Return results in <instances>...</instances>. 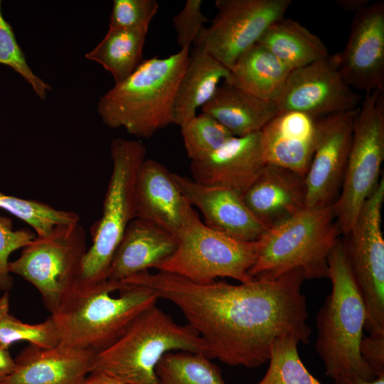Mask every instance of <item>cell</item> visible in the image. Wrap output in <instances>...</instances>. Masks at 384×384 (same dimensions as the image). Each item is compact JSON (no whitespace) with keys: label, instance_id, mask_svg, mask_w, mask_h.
Segmentation results:
<instances>
[{"label":"cell","instance_id":"cell-13","mask_svg":"<svg viewBox=\"0 0 384 384\" xmlns=\"http://www.w3.org/2000/svg\"><path fill=\"white\" fill-rule=\"evenodd\" d=\"M361 101L341 77L335 53L291 70L275 102L279 112H299L320 119L356 109Z\"/></svg>","mask_w":384,"mask_h":384},{"label":"cell","instance_id":"cell-7","mask_svg":"<svg viewBox=\"0 0 384 384\" xmlns=\"http://www.w3.org/2000/svg\"><path fill=\"white\" fill-rule=\"evenodd\" d=\"M110 151L112 170L102 213L91 229L92 242L82 260L77 284L107 279L124 233L137 217L135 186L139 170L146 159V147L138 140L116 138L112 140Z\"/></svg>","mask_w":384,"mask_h":384},{"label":"cell","instance_id":"cell-10","mask_svg":"<svg viewBox=\"0 0 384 384\" xmlns=\"http://www.w3.org/2000/svg\"><path fill=\"white\" fill-rule=\"evenodd\" d=\"M383 159L384 92L374 90L366 93L359 106L341 191L334 204L344 236L378 183Z\"/></svg>","mask_w":384,"mask_h":384},{"label":"cell","instance_id":"cell-33","mask_svg":"<svg viewBox=\"0 0 384 384\" xmlns=\"http://www.w3.org/2000/svg\"><path fill=\"white\" fill-rule=\"evenodd\" d=\"M0 63L10 67L20 75L31 85L35 94L41 100H45L48 92L51 90V87L36 75L28 64L11 26L3 16L1 1Z\"/></svg>","mask_w":384,"mask_h":384},{"label":"cell","instance_id":"cell-34","mask_svg":"<svg viewBox=\"0 0 384 384\" xmlns=\"http://www.w3.org/2000/svg\"><path fill=\"white\" fill-rule=\"evenodd\" d=\"M158 10L156 0H114L109 30L149 29Z\"/></svg>","mask_w":384,"mask_h":384},{"label":"cell","instance_id":"cell-3","mask_svg":"<svg viewBox=\"0 0 384 384\" xmlns=\"http://www.w3.org/2000/svg\"><path fill=\"white\" fill-rule=\"evenodd\" d=\"M189 54L187 48L164 58L143 60L100 98L97 111L102 122L145 139L173 124L174 98Z\"/></svg>","mask_w":384,"mask_h":384},{"label":"cell","instance_id":"cell-25","mask_svg":"<svg viewBox=\"0 0 384 384\" xmlns=\"http://www.w3.org/2000/svg\"><path fill=\"white\" fill-rule=\"evenodd\" d=\"M291 70L256 43L239 58L224 82L258 98L275 102Z\"/></svg>","mask_w":384,"mask_h":384},{"label":"cell","instance_id":"cell-24","mask_svg":"<svg viewBox=\"0 0 384 384\" xmlns=\"http://www.w3.org/2000/svg\"><path fill=\"white\" fill-rule=\"evenodd\" d=\"M230 70L204 48L195 46L178 83L173 106V124L181 127L196 116L208 103L220 81L228 80Z\"/></svg>","mask_w":384,"mask_h":384},{"label":"cell","instance_id":"cell-14","mask_svg":"<svg viewBox=\"0 0 384 384\" xmlns=\"http://www.w3.org/2000/svg\"><path fill=\"white\" fill-rule=\"evenodd\" d=\"M358 109L317 119L316 145L305 175L306 208H324L336 201Z\"/></svg>","mask_w":384,"mask_h":384},{"label":"cell","instance_id":"cell-11","mask_svg":"<svg viewBox=\"0 0 384 384\" xmlns=\"http://www.w3.org/2000/svg\"><path fill=\"white\" fill-rule=\"evenodd\" d=\"M382 177L363 204L356 222L343 240L356 285L363 301L364 329L384 335V239Z\"/></svg>","mask_w":384,"mask_h":384},{"label":"cell","instance_id":"cell-36","mask_svg":"<svg viewBox=\"0 0 384 384\" xmlns=\"http://www.w3.org/2000/svg\"><path fill=\"white\" fill-rule=\"evenodd\" d=\"M201 0H187L183 9L172 19L181 50L190 48L208 21L201 11Z\"/></svg>","mask_w":384,"mask_h":384},{"label":"cell","instance_id":"cell-8","mask_svg":"<svg viewBox=\"0 0 384 384\" xmlns=\"http://www.w3.org/2000/svg\"><path fill=\"white\" fill-rule=\"evenodd\" d=\"M174 253L156 269L197 283L229 277L240 283L249 275L259 250V241L243 242L206 225L196 213L176 238Z\"/></svg>","mask_w":384,"mask_h":384},{"label":"cell","instance_id":"cell-27","mask_svg":"<svg viewBox=\"0 0 384 384\" xmlns=\"http://www.w3.org/2000/svg\"><path fill=\"white\" fill-rule=\"evenodd\" d=\"M149 29L108 30L103 39L85 54L87 59L100 64L115 83L129 76L141 64Z\"/></svg>","mask_w":384,"mask_h":384},{"label":"cell","instance_id":"cell-12","mask_svg":"<svg viewBox=\"0 0 384 384\" xmlns=\"http://www.w3.org/2000/svg\"><path fill=\"white\" fill-rule=\"evenodd\" d=\"M291 4V0H216L217 14L194 45L230 70L270 26L284 17Z\"/></svg>","mask_w":384,"mask_h":384},{"label":"cell","instance_id":"cell-1","mask_svg":"<svg viewBox=\"0 0 384 384\" xmlns=\"http://www.w3.org/2000/svg\"><path fill=\"white\" fill-rule=\"evenodd\" d=\"M176 305L205 343L207 356L231 366L256 368L270 359L274 340L287 336L309 343L304 279L299 270L274 278L231 284L197 283L159 271L128 277Z\"/></svg>","mask_w":384,"mask_h":384},{"label":"cell","instance_id":"cell-19","mask_svg":"<svg viewBox=\"0 0 384 384\" xmlns=\"http://www.w3.org/2000/svg\"><path fill=\"white\" fill-rule=\"evenodd\" d=\"M306 197L304 176L269 164L242 195L247 208L267 228L306 208Z\"/></svg>","mask_w":384,"mask_h":384},{"label":"cell","instance_id":"cell-15","mask_svg":"<svg viewBox=\"0 0 384 384\" xmlns=\"http://www.w3.org/2000/svg\"><path fill=\"white\" fill-rule=\"evenodd\" d=\"M339 72L354 90L384 92V1L370 3L354 13Z\"/></svg>","mask_w":384,"mask_h":384},{"label":"cell","instance_id":"cell-4","mask_svg":"<svg viewBox=\"0 0 384 384\" xmlns=\"http://www.w3.org/2000/svg\"><path fill=\"white\" fill-rule=\"evenodd\" d=\"M328 267L332 290L316 318V349L324 362L326 375L334 380L353 375L373 380L375 376L359 351L366 308L341 238L329 252Z\"/></svg>","mask_w":384,"mask_h":384},{"label":"cell","instance_id":"cell-26","mask_svg":"<svg viewBox=\"0 0 384 384\" xmlns=\"http://www.w3.org/2000/svg\"><path fill=\"white\" fill-rule=\"evenodd\" d=\"M257 43L292 70L329 55L319 36L298 21L285 17L270 26Z\"/></svg>","mask_w":384,"mask_h":384},{"label":"cell","instance_id":"cell-37","mask_svg":"<svg viewBox=\"0 0 384 384\" xmlns=\"http://www.w3.org/2000/svg\"><path fill=\"white\" fill-rule=\"evenodd\" d=\"M359 351L375 377L384 373V335L363 336Z\"/></svg>","mask_w":384,"mask_h":384},{"label":"cell","instance_id":"cell-38","mask_svg":"<svg viewBox=\"0 0 384 384\" xmlns=\"http://www.w3.org/2000/svg\"><path fill=\"white\" fill-rule=\"evenodd\" d=\"M16 367L15 358L9 348L0 345V383L12 374Z\"/></svg>","mask_w":384,"mask_h":384},{"label":"cell","instance_id":"cell-2","mask_svg":"<svg viewBox=\"0 0 384 384\" xmlns=\"http://www.w3.org/2000/svg\"><path fill=\"white\" fill-rule=\"evenodd\" d=\"M159 297L129 279L75 284L50 314L62 346L97 352L119 338Z\"/></svg>","mask_w":384,"mask_h":384},{"label":"cell","instance_id":"cell-40","mask_svg":"<svg viewBox=\"0 0 384 384\" xmlns=\"http://www.w3.org/2000/svg\"><path fill=\"white\" fill-rule=\"evenodd\" d=\"M81 384H123L119 380L101 373H90Z\"/></svg>","mask_w":384,"mask_h":384},{"label":"cell","instance_id":"cell-35","mask_svg":"<svg viewBox=\"0 0 384 384\" xmlns=\"http://www.w3.org/2000/svg\"><path fill=\"white\" fill-rule=\"evenodd\" d=\"M36 236L28 229L14 230L11 219L0 214V290L2 292H9L13 287L9 270L11 254L23 248Z\"/></svg>","mask_w":384,"mask_h":384},{"label":"cell","instance_id":"cell-39","mask_svg":"<svg viewBox=\"0 0 384 384\" xmlns=\"http://www.w3.org/2000/svg\"><path fill=\"white\" fill-rule=\"evenodd\" d=\"M334 384H384V373L373 380H365L357 376H346L334 380Z\"/></svg>","mask_w":384,"mask_h":384},{"label":"cell","instance_id":"cell-28","mask_svg":"<svg viewBox=\"0 0 384 384\" xmlns=\"http://www.w3.org/2000/svg\"><path fill=\"white\" fill-rule=\"evenodd\" d=\"M159 384H226L220 369L202 353L171 351L156 368Z\"/></svg>","mask_w":384,"mask_h":384},{"label":"cell","instance_id":"cell-16","mask_svg":"<svg viewBox=\"0 0 384 384\" xmlns=\"http://www.w3.org/2000/svg\"><path fill=\"white\" fill-rule=\"evenodd\" d=\"M266 164L260 132L230 137L210 154L192 160L190 168L196 182L227 188L242 196Z\"/></svg>","mask_w":384,"mask_h":384},{"label":"cell","instance_id":"cell-43","mask_svg":"<svg viewBox=\"0 0 384 384\" xmlns=\"http://www.w3.org/2000/svg\"><path fill=\"white\" fill-rule=\"evenodd\" d=\"M1 291L0 290V295L1 294Z\"/></svg>","mask_w":384,"mask_h":384},{"label":"cell","instance_id":"cell-30","mask_svg":"<svg viewBox=\"0 0 384 384\" xmlns=\"http://www.w3.org/2000/svg\"><path fill=\"white\" fill-rule=\"evenodd\" d=\"M0 208L26 223L38 237L48 235L58 225L79 223V216L75 212L57 209L42 202L1 192Z\"/></svg>","mask_w":384,"mask_h":384},{"label":"cell","instance_id":"cell-5","mask_svg":"<svg viewBox=\"0 0 384 384\" xmlns=\"http://www.w3.org/2000/svg\"><path fill=\"white\" fill-rule=\"evenodd\" d=\"M177 351L207 356L205 343L193 328L176 324L154 305L112 343L95 353L90 373L105 374L123 384H159L158 363L166 353Z\"/></svg>","mask_w":384,"mask_h":384},{"label":"cell","instance_id":"cell-6","mask_svg":"<svg viewBox=\"0 0 384 384\" xmlns=\"http://www.w3.org/2000/svg\"><path fill=\"white\" fill-rule=\"evenodd\" d=\"M334 204L304 208L268 228L258 240L257 257L250 277L274 279L300 270L304 279L329 278L328 257L341 234Z\"/></svg>","mask_w":384,"mask_h":384},{"label":"cell","instance_id":"cell-18","mask_svg":"<svg viewBox=\"0 0 384 384\" xmlns=\"http://www.w3.org/2000/svg\"><path fill=\"white\" fill-rule=\"evenodd\" d=\"M137 217L177 238L197 213L175 182L173 173L151 159L142 163L135 186Z\"/></svg>","mask_w":384,"mask_h":384},{"label":"cell","instance_id":"cell-20","mask_svg":"<svg viewBox=\"0 0 384 384\" xmlns=\"http://www.w3.org/2000/svg\"><path fill=\"white\" fill-rule=\"evenodd\" d=\"M316 120L299 112H279L261 131L266 163L305 176L316 145Z\"/></svg>","mask_w":384,"mask_h":384},{"label":"cell","instance_id":"cell-17","mask_svg":"<svg viewBox=\"0 0 384 384\" xmlns=\"http://www.w3.org/2000/svg\"><path fill=\"white\" fill-rule=\"evenodd\" d=\"M173 177L189 204L201 211L208 227L243 242L259 240L268 229L235 191L203 185L174 173Z\"/></svg>","mask_w":384,"mask_h":384},{"label":"cell","instance_id":"cell-21","mask_svg":"<svg viewBox=\"0 0 384 384\" xmlns=\"http://www.w3.org/2000/svg\"><path fill=\"white\" fill-rule=\"evenodd\" d=\"M95 353L60 345L43 348L29 344L15 358L12 374L0 384H81L90 373Z\"/></svg>","mask_w":384,"mask_h":384},{"label":"cell","instance_id":"cell-9","mask_svg":"<svg viewBox=\"0 0 384 384\" xmlns=\"http://www.w3.org/2000/svg\"><path fill=\"white\" fill-rule=\"evenodd\" d=\"M87 250L79 223L60 225L46 236H36L9 262V270L38 291L51 314L75 285Z\"/></svg>","mask_w":384,"mask_h":384},{"label":"cell","instance_id":"cell-29","mask_svg":"<svg viewBox=\"0 0 384 384\" xmlns=\"http://www.w3.org/2000/svg\"><path fill=\"white\" fill-rule=\"evenodd\" d=\"M299 341L287 336L270 347V363L263 378L255 384H322L304 366L297 350Z\"/></svg>","mask_w":384,"mask_h":384},{"label":"cell","instance_id":"cell-32","mask_svg":"<svg viewBox=\"0 0 384 384\" xmlns=\"http://www.w3.org/2000/svg\"><path fill=\"white\" fill-rule=\"evenodd\" d=\"M18 341H27L39 348H50L60 344V337L50 315L45 321L32 324L25 323L8 312L0 318V345L9 348Z\"/></svg>","mask_w":384,"mask_h":384},{"label":"cell","instance_id":"cell-31","mask_svg":"<svg viewBox=\"0 0 384 384\" xmlns=\"http://www.w3.org/2000/svg\"><path fill=\"white\" fill-rule=\"evenodd\" d=\"M180 127L186 154L191 161L210 154L233 137L220 122L202 112Z\"/></svg>","mask_w":384,"mask_h":384},{"label":"cell","instance_id":"cell-41","mask_svg":"<svg viewBox=\"0 0 384 384\" xmlns=\"http://www.w3.org/2000/svg\"><path fill=\"white\" fill-rule=\"evenodd\" d=\"M335 2L343 9L354 13L370 3L369 0H336Z\"/></svg>","mask_w":384,"mask_h":384},{"label":"cell","instance_id":"cell-23","mask_svg":"<svg viewBox=\"0 0 384 384\" xmlns=\"http://www.w3.org/2000/svg\"><path fill=\"white\" fill-rule=\"evenodd\" d=\"M201 112L220 122L233 137H244L261 132L279 110L275 102L258 98L223 81Z\"/></svg>","mask_w":384,"mask_h":384},{"label":"cell","instance_id":"cell-42","mask_svg":"<svg viewBox=\"0 0 384 384\" xmlns=\"http://www.w3.org/2000/svg\"><path fill=\"white\" fill-rule=\"evenodd\" d=\"M9 292H3L0 295V318L9 311Z\"/></svg>","mask_w":384,"mask_h":384},{"label":"cell","instance_id":"cell-22","mask_svg":"<svg viewBox=\"0 0 384 384\" xmlns=\"http://www.w3.org/2000/svg\"><path fill=\"white\" fill-rule=\"evenodd\" d=\"M176 237L135 218L127 227L111 261L107 279L122 281L158 267L175 251Z\"/></svg>","mask_w":384,"mask_h":384}]
</instances>
